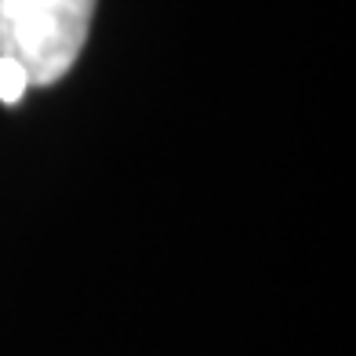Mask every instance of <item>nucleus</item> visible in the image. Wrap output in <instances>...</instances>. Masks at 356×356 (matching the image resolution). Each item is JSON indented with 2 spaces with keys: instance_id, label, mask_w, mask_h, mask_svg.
I'll return each mask as SVG.
<instances>
[{
  "instance_id": "nucleus-2",
  "label": "nucleus",
  "mask_w": 356,
  "mask_h": 356,
  "mask_svg": "<svg viewBox=\"0 0 356 356\" xmlns=\"http://www.w3.org/2000/svg\"><path fill=\"white\" fill-rule=\"evenodd\" d=\"M26 91H29L26 70H22L15 58H4V55H0V102H4V106H19Z\"/></svg>"
},
{
  "instance_id": "nucleus-1",
  "label": "nucleus",
  "mask_w": 356,
  "mask_h": 356,
  "mask_svg": "<svg viewBox=\"0 0 356 356\" xmlns=\"http://www.w3.org/2000/svg\"><path fill=\"white\" fill-rule=\"evenodd\" d=\"M91 15L95 0H0V55L26 70L29 88H51L84 51Z\"/></svg>"
}]
</instances>
